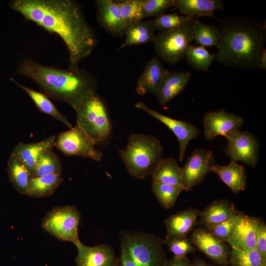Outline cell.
Instances as JSON below:
<instances>
[{
    "label": "cell",
    "instance_id": "1",
    "mask_svg": "<svg viewBox=\"0 0 266 266\" xmlns=\"http://www.w3.org/2000/svg\"><path fill=\"white\" fill-rule=\"evenodd\" d=\"M9 6L25 19L58 34L68 52L69 68L89 56L97 46L93 29L80 5L73 0H13Z\"/></svg>",
    "mask_w": 266,
    "mask_h": 266
},
{
    "label": "cell",
    "instance_id": "2",
    "mask_svg": "<svg viewBox=\"0 0 266 266\" xmlns=\"http://www.w3.org/2000/svg\"><path fill=\"white\" fill-rule=\"evenodd\" d=\"M217 19L220 38L215 60L228 67L257 68L266 41V26L243 15Z\"/></svg>",
    "mask_w": 266,
    "mask_h": 266
},
{
    "label": "cell",
    "instance_id": "3",
    "mask_svg": "<svg viewBox=\"0 0 266 266\" xmlns=\"http://www.w3.org/2000/svg\"><path fill=\"white\" fill-rule=\"evenodd\" d=\"M17 72L32 79L48 97L66 103L73 109L96 93L98 85V78L85 69L47 66L31 59L23 60Z\"/></svg>",
    "mask_w": 266,
    "mask_h": 266
},
{
    "label": "cell",
    "instance_id": "4",
    "mask_svg": "<svg viewBox=\"0 0 266 266\" xmlns=\"http://www.w3.org/2000/svg\"><path fill=\"white\" fill-rule=\"evenodd\" d=\"M163 146L154 136L131 133L128 144L119 154L130 175L143 179L151 175L163 159Z\"/></svg>",
    "mask_w": 266,
    "mask_h": 266
},
{
    "label": "cell",
    "instance_id": "5",
    "mask_svg": "<svg viewBox=\"0 0 266 266\" xmlns=\"http://www.w3.org/2000/svg\"><path fill=\"white\" fill-rule=\"evenodd\" d=\"M74 110L76 125L95 144L108 139L111 121L106 104L101 97L96 93L85 99Z\"/></svg>",
    "mask_w": 266,
    "mask_h": 266
},
{
    "label": "cell",
    "instance_id": "6",
    "mask_svg": "<svg viewBox=\"0 0 266 266\" xmlns=\"http://www.w3.org/2000/svg\"><path fill=\"white\" fill-rule=\"evenodd\" d=\"M120 238L121 247L138 266H164L167 260L163 239L157 235L126 230L121 231Z\"/></svg>",
    "mask_w": 266,
    "mask_h": 266
},
{
    "label": "cell",
    "instance_id": "7",
    "mask_svg": "<svg viewBox=\"0 0 266 266\" xmlns=\"http://www.w3.org/2000/svg\"><path fill=\"white\" fill-rule=\"evenodd\" d=\"M194 19L196 18H191L177 29L156 34L153 43L156 54L160 59L174 65L185 56L188 48L193 41Z\"/></svg>",
    "mask_w": 266,
    "mask_h": 266
},
{
    "label": "cell",
    "instance_id": "8",
    "mask_svg": "<svg viewBox=\"0 0 266 266\" xmlns=\"http://www.w3.org/2000/svg\"><path fill=\"white\" fill-rule=\"evenodd\" d=\"M81 215L75 206L53 208L43 218L41 227L59 240L71 242L75 246L79 240L78 228Z\"/></svg>",
    "mask_w": 266,
    "mask_h": 266
},
{
    "label": "cell",
    "instance_id": "9",
    "mask_svg": "<svg viewBox=\"0 0 266 266\" xmlns=\"http://www.w3.org/2000/svg\"><path fill=\"white\" fill-rule=\"evenodd\" d=\"M226 138L227 143L224 152L231 161L241 162L252 167L257 166L260 143L254 134L239 130Z\"/></svg>",
    "mask_w": 266,
    "mask_h": 266
},
{
    "label": "cell",
    "instance_id": "10",
    "mask_svg": "<svg viewBox=\"0 0 266 266\" xmlns=\"http://www.w3.org/2000/svg\"><path fill=\"white\" fill-rule=\"evenodd\" d=\"M95 145L76 125L61 133L55 142L58 149L66 155L81 156L100 161L102 153L95 148Z\"/></svg>",
    "mask_w": 266,
    "mask_h": 266
},
{
    "label": "cell",
    "instance_id": "11",
    "mask_svg": "<svg viewBox=\"0 0 266 266\" xmlns=\"http://www.w3.org/2000/svg\"><path fill=\"white\" fill-rule=\"evenodd\" d=\"M215 164L213 152L203 148L194 150L181 167L182 185L189 192L200 184Z\"/></svg>",
    "mask_w": 266,
    "mask_h": 266
},
{
    "label": "cell",
    "instance_id": "12",
    "mask_svg": "<svg viewBox=\"0 0 266 266\" xmlns=\"http://www.w3.org/2000/svg\"><path fill=\"white\" fill-rule=\"evenodd\" d=\"M244 118L224 109L206 112L202 119L203 133L208 141L222 135L225 138L240 130Z\"/></svg>",
    "mask_w": 266,
    "mask_h": 266
},
{
    "label": "cell",
    "instance_id": "13",
    "mask_svg": "<svg viewBox=\"0 0 266 266\" xmlns=\"http://www.w3.org/2000/svg\"><path fill=\"white\" fill-rule=\"evenodd\" d=\"M135 107L157 119L173 132L177 137L179 144V160L183 161L190 141L197 138L200 134L199 128L188 121L174 119L162 114L150 108L143 102H137L135 104Z\"/></svg>",
    "mask_w": 266,
    "mask_h": 266
},
{
    "label": "cell",
    "instance_id": "14",
    "mask_svg": "<svg viewBox=\"0 0 266 266\" xmlns=\"http://www.w3.org/2000/svg\"><path fill=\"white\" fill-rule=\"evenodd\" d=\"M191 239L200 251L214 263L220 266H229L231 250L226 242L218 239L206 228L195 229Z\"/></svg>",
    "mask_w": 266,
    "mask_h": 266
},
{
    "label": "cell",
    "instance_id": "15",
    "mask_svg": "<svg viewBox=\"0 0 266 266\" xmlns=\"http://www.w3.org/2000/svg\"><path fill=\"white\" fill-rule=\"evenodd\" d=\"M259 219L237 211L235 223L232 233L227 240L231 247L242 250L256 249Z\"/></svg>",
    "mask_w": 266,
    "mask_h": 266
},
{
    "label": "cell",
    "instance_id": "16",
    "mask_svg": "<svg viewBox=\"0 0 266 266\" xmlns=\"http://www.w3.org/2000/svg\"><path fill=\"white\" fill-rule=\"evenodd\" d=\"M76 247L77 266H117L118 258L113 248L107 244L88 246L80 242Z\"/></svg>",
    "mask_w": 266,
    "mask_h": 266
},
{
    "label": "cell",
    "instance_id": "17",
    "mask_svg": "<svg viewBox=\"0 0 266 266\" xmlns=\"http://www.w3.org/2000/svg\"><path fill=\"white\" fill-rule=\"evenodd\" d=\"M95 2L99 25L112 36H124L128 26L121 16L117 2L112 0H97Z\"/></svg>",
    "mask_w": 266,
    "mask_h": 266
},
{
    "label": "cell",
    "instance_id": "18",
    "mask_svg": "<svg viewBox=\"0 0 266 266\" xmlns=\"http://www.w3.org/2000/svg\"><path fill=\"white\" fill-rule=\"evenodd\" d=\"M191 76L189 71L167 70L155 95L159 103L165 105L179 95L190 82Z\"/></svg>",
    "mask_w": 266,
    "mask_h": 266
},
{
    "label": "cell",
    "instance_id": "19",
    "mask_svg": "<svg viewBox=\"0 0 266 266\" xmlns=\"http://www.w3.org/2000/svg\"><path fill=\"white\" fill-rule=\"evenodd\" d=\"M168 70L156 56L147 62L137 81L136 92L139 95H155L163 78Z\"/></svg>",
    "mask_w": 266,
    "mask_h": 266
},
{
    "label": "cell",
    "instance_id": "20",
    "mask_svg": "<svg viewBox=\"0 0 266 266\" xmlns=\"http://www.w3.org/2000/svg\"><path fill=\"white\" fill-rule=\"evenodd\" d=\"M56 136L52 135L40 141L32 143H19L13 148L10 155L18 158L26 166L31 175L40 155L55 146Z\"/></svg>",
    "mask_w": 266,
    "mask_h": 266
},
{
    "label": "cell",
    "instance_id": "21",
    "mask_svg": "<svg viewBox=\"0 0 266 266\" xmlns=\"http://www.w3.org/2000/svg\"><path fill=\"white\" fill-rule=\"evenodd\" d=\"M200 211L190 208L169 216L165 221L166 229L165 238L187 235L193 229Z\"/></svg>",
    "mask_w": 266,
    "mask_h": 266
},
{
    "label": "cell",
    "instance_id": "22",
    "mask_svg": "<svg viewBox=\"0 0 266 266\" xmlns=\"http://www.w3.org/2000/svg\"><path fill=\"white\" fill-rule=\"evenodd\" d=\"M210 172L216 173L221 180L235 194L244 190L246 183L245 167L237 162L231 161L226 166L215 164Z\"/></svg>",
    "mask_w": 266,
    "mask_h": 266
},
{
    "label": "cell",
    "instance_id": "23",
    "mask_svg": "<svg viewBox=\"0 0 266 266\" xmlns=\"http://www.w3.org/2000/svg\"><path fill=\"white\" fill-rule=\"evenodd\" d=\"M174 6L185 16L197 19L213 16L215 11L224 9V2L221 0H175Z\"/></svg>",
    "mask_w": 266,
    "mask_h": 266
},
{
    "label": "cell",
    "instance_id": "24",
    "mask_svg": "<svg viewBox=\"0 0 266 266\" xmlns=\"http://www.w3.org/2000/svg\"><path fill=\"white\" fill-rule=\"evenodd\" d=\"M235 212L229 200H214L200 211V223L207 228L227 220Z\"/></svg>",
    "mask_w": 266,
    "mask_h": 266
},
{
    "label": "cell",
    "instance_id": "25",
    "mask_svg": "<svg viewBox=\"0 0 266 266\" xmlns=\"http://www.w3.org/2000/svg\"><path fill=\"white\" fill-rule=\"evenodd\" d=\"M156 34L151 20H141L128 27L124 42L119 49L127 46L154 43Z\"/></svg>",
    "mask_w": 266,
    "mask_h": 266
},
{
    "label": "cell",
    "instance_id": "26",
    "mask_svg": "<svg viewBox=\"0 0 266 266\" xmlns=\"http://www.w3.org/2000/svg\"><path fill=\"white\" fill-rule=\"evenodd\" d=\"M151 176L152 183H162L183 188L181 167L179 166L173 157L163 158L153 171Z\"/></svg>",
    "mask_w": 266,
    "mask_h": 266
},
{
    "label": "cell",
    "instance_id": "27",
    "mask_svg": "<svg viewBox=\"0 0 266 266\" xmlns=\"http://www.w3.org/2000/svg\"><path fill=\"white\" fill-rule=\"evenodd\" d=\"M61 175L51 174L40 177H31L26 195L37 198L52 195L62 182Z\"/></svg>",
    "mask_w": 266,
    "mask_h": 266
},
{
    "label": "cell",
    "instance_id": "28",
    "mask_svg": "<svg viewBox=\"0 0 266 266\" xmlns=\"http://www.w3.org/2000/svg\"><path fill=\"white\" fill-rule=\"evenodd\" d=\"M6 172L14 189L20 194L26 195L31 175L24 164L18 158L10 155Z\"/></svg>",
    "mask_w": 266,
    "mask_h": 266
},
{
    "label": "cell",
    "instance_id": "29",
    "mask_svg": "<svg viewBox=\"0 0 266 266\" xmlns=\"http://www.w3.org/2000/svg\"><path fill=\"white\" fill-rule=\"evenodd\" d=\"M11 79L30 96L39 110L45 114L50 115L69 128H72L71 124L68 121L66 116L57 109L46 95L22 85L14 79L11 78Z\"/></svg>",
    "mask_w": 266,
    "mask_h": 266
},
{
    "label": "cell",
    "instance_id": "30",
    "mask_svg": "<svg viewBox=\"0 0 266 266\" xmlns=\"http://www.w3.org/2000/svg\"><path fill=\"white\" fill-rule=\"evenodd\" d=\"M193 39L195 43L203 47H217L220 34L218 29L214 25L206 24L194 19L193 24Z\"/></svg>",
    "mask_w": 266,
    "mask_h": 266
},
{
    "label": "cell",
    "instance_id": "31",
    "mask_svg": "<svg viewBox=\"0 0 266 266\" xmlns=\"http://www.w3.org/2000/svg\"><path fill=\"white\" fill-rule=\"evenodd\" d=\"M62 163L52 149L43 153L38 159L31 177H40L57 174L61 175Z\"/></svg>",
    "mask_w": 266,
    "mask_h": 266
},
{
    "label": "cell",
    "instance_id": "32",
    "mask_svg": "<svg viewBox=\"0 0 266 266\" xmlns=\"http://www.w3.org/2000/svg\"><path fill=\"white\" fill-rule=\"evenodd\" d=\"M185 56L188 64L196 69L208 72L216 54L209 53L205 47L190 45Z\"/></svg>",
    "mask_w": 266,
    "mask_h": 266
},
{
    "label": "cell",
    "instance_id": "33",
    "mask_svg": "<svg viewBox=\"0 0 266 266\" xmlns=\"http://www.w3.org/2000/svg\"><path fill=\"white\" fill-rule=\"evenodd\" d=\"M229 265L230 266H266V262L256 249L242 250L231 247Z\"/></svg>",
    "mask_w": 266,
    "mask_h": 266
},
{
    "label": "cell",
    "instance_id": "34",
    "mask_svg": "<svg viewBox=\"0 0 266 266\" xmlns=\"http://www.w3.org/2000/svg\"><path fill=\"white\" fill-rule=\"evenodd\" d=\"M151 188L160 204L166 209L174 205L179 194L184 191L180 186L162 183H152Z\"/></svg>",
    "mask_w": 266,
    "mask_h": 266
},
{
    "label": "cell",
    "instance_id": "35",
    "mask_svg": "<svg viewBox=\"0 0 266 266\" xmlns=\"http://www.w3.org/2000/svg\"><path fill=\"white\" fill-rule=\"evenodd\" d=\"M116 2L121 16L128 27L144 18L142 0H126Z\"/></svg>",
    "mask_w": 266,
    "mask_h": 266
},
{
    "label": "cell",
    "instance_id": "36",
    "mask_svg": "<svg viewBox=\"0 0 266 266\" xmlns=\"http://www.w3.org/2000/svg\"><path fill=\"white\" fill-rule=\"evenodd\" d=\"M192 18L180 15L176 13H164L151 20L154 29L160 32L177 29Z\"/></svg>",
    "mask_w": 266,
    "mask_h": 266
},
{
    "label": "cell",
    "instance_id": "37",
    "mask_svg": "<svg viewBox=\"0 0 266 266\" xmlns=\"http://www.w3.org/2000/svg\"><path fill=\"white\" fill-rule=\"evenodd\" d=\"M163 241L164 244L175 257L186 256L196 251L191 239L187 235L165 238Z\"/></svg>",
    "mask_w": 266,
    "mask_h": 266
},
{
    "label": "cell",
    "instance_id": "38",
    "mask_svg": "<svg viewBox=\"0 0 266 266\" xmlns=\"http://www.w3.org/2000/svg\"><path fill=\"white\" fill-rule=\"evenodd\" d=\"M175 0H142L143 18L156 17L174 6Z\"/></svg>",
    "mask_w": 266,
    "mask_h": 266
},
{
    "label": "cell",
    "instance_id": "39",
    "mask_svg": "<svg viewBox=\"0 0 266 266\" xmlns=\"http://www.w3.org/2000/svg\"><path fill=\"white\" fill-rule=\"evenodd\" d=\"M236 215L237 211L227 220L206 229L218 239L226 242L232 233Z\"/></svg>",
    "mask_w": 266,
    "mask_h": 266
},
{
    "label": "cell",
    "instance_id": "40",
    "mask_svg": "<svg viewBox=\"0 0 266 266\" xmlns=\"http://www.w3.org/2000/svg\"><path fill=\"white\" fill-rule=\"evenodd\" d=\"M256 249L266 262V226L262 221L258 220L257 226V241Z\"/></svg>",
    "mask_w": 266,
    "mask_h": 266
},
{
    "label": "cell",
    "instance_id": "41",
    "mask_svg": "<svg viewBox=\"0 0 266 266\" xmlns=\"http://www.w3.org/2000/svg\"><path fill=\"white\" fill-rule=\"evenodd\" d=\"M164 266H191V263L186 256H173L166 260Z\"/></svg>",
    "mask_w": 266,
    "mask_h": 266
},
{
    "label": "cell",
    "instance_id": "42",
    "mask_svg": "<svg viewBox=\"0 0 266 266\" xmlns=\"http://www.w3.org/2000/svg\"><path fill=\"white\" fill-rule=\"evenodd\" d=\"M117 266H138L126 251L121 247Z\"/></svg>",
    "mask_w": 266,
    "mask_h": 266
},
{
    "label": "cell",
    "instance_id": "43",
    "mask_svg": "<svg viewBox=\"0 0 266 266\" xmlns=\"http://www.w3.org/2000/svg\"><path fill=\"white\" fill-rule=\"evenodd\" d=\"M258 67L263 70L266 69V49L265 48L261 52Z\"/></svg>",
    "mask_w": 266,
    "mask_h": 266
},
{
    "label": "cell",
    "instance_id": "44",
    "mask_svg": "<svg viewBox=\"0 0 266 266\" xmlns=\"http://www.w3.org/2000/svg\"><path fill=\"white\" fill-rule=\"evenodd\" d=\"M191 266H211L201 259L196 258L191 263Z\"/></svg>",
    "mask_w": 266,
    "mask_h": 266
},
{
    "label": "cell",
    "instance_id": "45",
    "mask_svg": "<svg viewBox=\"0 0 266 266\" xmlns=\"http://www.w3.org/2000/svg\"></svg>",
    "mask_w": 266,
    "mask_h": 266
}]
</instances>
